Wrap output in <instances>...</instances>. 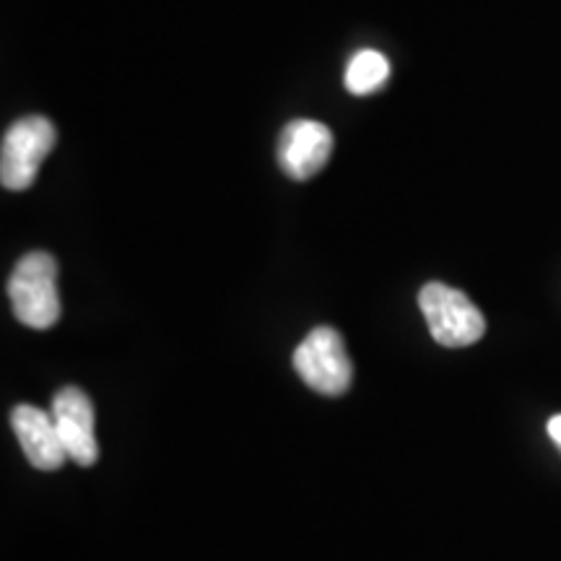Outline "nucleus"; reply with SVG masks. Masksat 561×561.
Listing matches in <instances>:
<instances>
[{"mask_svg":"<svg viewBox=\"0 0 561 561\" xmlns=\"http://www.w3.org/2000/svg\"><path fill=\"white\" fill-rule=\"evenodd\" d=\"M294 369L307 388L320 396L339 398L351 388L354 367L346 354L341 333L322 325L307 335L294 351Z\"/></svg>","mask_w":561,"mask_h":561,"instance_id":"20e7f679","label":"nucleus"},{"mask_svg":"<svg viewBox=\"0 0 561 561\" xmlns=\"http://www.w3.org/2000/svg\"><path fill=\"white\" fill-rule=\"evenodd\" d=\"M419 307L430 325L432 339L445 348L473 346L486 333V320L466 294L432 280L419 291Z\"/></svg>","mask_w":561,"mask_h":561,"instance_id":"f03ea898","label":"nucleus"},{"mask_svg":"<svg viewBox=\"0 0 561 561\" xmlns=\"http://www.w3.org/2000/svg\"><path fill=\"white\" fill-rule=\"evenodd\" d=\"M546 430H549V437L553 439V445L561 450V413L549 421V426H546Z\"/></svg>","mask_w":561,"mask_h":561,"instance_id":"1a4fd4ad","label":"nucleus"},{"mask_svg":"<svg viewBox=\"0 0 561 561\" xmlns=\"http://www.w3.org/2000/svg\"><path fill=\"white\" fill-rule=\"evenodd\" d=\"M55 125L42 115L21 117L5 130L0 146V182L5 191H26L37 180L47 153L55 149Z\"/></svg>","mask_w":561,"mask_h":561,"instance_id":"7ed1b4c3","label":"nucleus"},{"mask_svg":"<svg viewBox=\"0 0 561 561\" xmlns=\"http://www.w3.org/2000/svg\"><path fill=\"white\" fill-rule=\"evenodd\" d=\"M278 167L286 178L305 182L325 170L333 153V133L318 121H291L278 136Z\"/></svg>","mask_w":561,"mask_h":561,"instance_id":"423d86ee","label":"nucleus"},{"mask_svg":"<svg viewBox=\"0 0 561 561\" xmlns=\"http://www.w3.org/2000/svg\"><path fill=\"white\" fill-rule=\"evenodd\" d=\"M11 426L16 432L24 458L37 471H58L68 460L50 413L37 409V405L21 403L11 411Z\"/></svg>","mask_w":561,"mask_h":561,"instance_id":"0eeeda50","label":"nucleus"},{"mask_svg":"<svg viewBox=\"0 0 561 561\" xmlns=\"http://www.w3.org/2000/svg\"><path fill=\"white\" fill-rule=\"evenodd\" d=\"M9 299L21 325L50 331L60 320L58 261L50 252H26L9 278Z\"/></svg>","mask_w":561,"mask_h":561,"instance_id":"f257e3e1","label":"nucleus"},{"mask_svg":"<svg viewBox=\"0 0 561 561\" xmlns=\"http://www.w3.org/2000/svg\"><path fill=\"white\" fill-rule=\"evenodd\" d=\"M390 79V62L382 53L362 50L351 58L346 68V89L356 96L375 94Z\"/></svg>","mask_w":561,"mask_h":561,"instance_id":"6e6552de","label":"nucleus"},{"mask_svg":"<svg viewBox=\"0 0 561 561\" xmlns=\"http://www.w3.org/2000/svg\"><path fill=\"white\" fill-rule=\"evenodd\" d=\"M50 416L62 442L68 460L76 466H94L100 460V445L94 437V405L81 388H62L55 392Z\"/></svg>","mask_w":561,"mask_h":561,"instance_id":"39448f33","label":"nucleus"}]
</instances>
